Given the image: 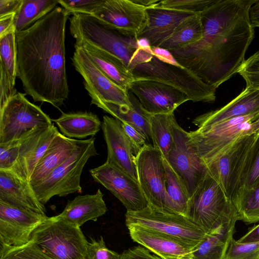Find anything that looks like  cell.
<instances>
[{"instance_id": "obj_32", "label": "cell", "mask_w": 259, "mask_h": 259, "mask_svg": "<svg viewBox=\"0 0 259 259\" xmlns=\"http://www.w3.org/2000/svg\"><path fill=\"white\" fill-rule=\"evenodd\" d=\"M58 4L57 0H22L14 19L16 33L27 29L48 14Z\"/></svg>"}, {"instance_id": "obj_38", "label": "cell", "mask_w": 259, "mask_h": 259, "mask_svg": "<svg viewBox=\"0 0 259 259\" xmlns=\"http://www.w3.org/2000/svg\"><path fill=\"white\" fill-rule=\"evenodd\" d=\"M233 204L238 220L246 224L259 222V187Z\"/></svg>"}, {"instance_id": "obj_33", "label": "cell", "mask_w": 259, "mask_h": 259, "mask_svg": "<svg viewBox=\"0 0 259 259\" xmlns=\"http://www.w3.org/2000/svg\"><path fill=\"white\" fill-rule=\"evenodd\" d=\"M254 140L247 156L240 186L233 203L259 187V130L254 133Z\"/></svg>"}, {"instance_id": "obj_47", "label": "cell", "mask_w": 259, "mask_h": 259, "mask_svg": "<svg viewBox=\"0 0 259 259\" xmlns=\"http://www.w3.org/2000/svg\"><path fill=\"white\" fill-rule=\"evenodd\" d=\"M22 0H0V17L16 14Z\"/></svg>"}, {"instance_id": "obj_51", "label": "cell", "mask_w": 259, "mask_h": 259, "mask_svg": "<svg viewBox=\"0 0 259 259\" xmlns=\"http://www.w3.org/2000/svg\"><path fill=\"white\" fill-rule=\"evenodd\" d=\"M134 3L147 8H153L159 0H133Z\"/></svg>"}, {"instance_id": "obj_28", "label": "cell", "mask_w": 259, "mask_h": 259, "mask_svg": "<svg viewBox=\"0 0 259 259\" xmlns=\"http://www.w3.org/2000/svg\"><path fill=\"white\" fill-rule=\"evenodd\" d=\"M128 93L132 103L131 106L104 101H97L93 104L121 122L127 123L135 128L146 137L148 144L152 145L149 121V114L144 110L137 97L129 90Z\"/></svg>"}, {"instance_id": "obj_24", "label": "cell", "mask_w": 259, "mask_h": 259, "mask_svg": "<svg viewBox=\"0 0 259 259\" xmlns=\"http://www.w3.org/2000/svg\"><path fill=\"white\" fill-rule=\"evenodd\" d=\"M148 22L138 39L146 40L152 48H159L184 19L194 15L166 9H147Z\"/></svg>"}, {"instance_id": "obj_15", "label": "cell", "mask_w": 259, "mask_h": 259, "mask_svg": "<svg viewBox=\"0 0 259 259\" xmlns=\"http://www.w3.org/2000/svg\"><path fill=\"white\" fill-rule=\"evenodd\" d=\"M147 9L133 0H101L92 16L119 34L138 39L148 22Z\"/></svg>"}, {"instance_id": "obj_40", "label": "cell", "mask_w": 259, "mask_h": 259, "mask_svg": "<svg viewBox=\"0 0 259 259\" xmlns=\"http://www.w3.org/2000/svg\"><path fill=\"white\" fill-rule=\"evenodd\" d=\"M237 73L246 82V87L259 90V51L245 60Z\"/></svg>"}, {"instance_id": "obj_43", "label": "cell", "mask_w": 259, "mask_h": 259, "mask_svg": "<svg viewBox=\"0 0 259 259\" xmlns=\"http://www.w3.org/2000/svg\"><path fill=\"white\" fill-rule=\"evenodd\" d=\"M101 0H58V3L70 14L92 15Z\"/></svg>"}, {"instance_id": "obj_27", "label": "cell", "mask_w": 259, "mask_h": 259, "mask_svg": "<svg viewBox=\"0 0 259 259\" xmlns=\"http://www.w3.org/2000/svg\"><path fill=\"white\" fill-rule=\"evenodd\" d=\"M236 216L206 233L200 243L192 249V259H225L235 232Z\"/></svg>"}, {"instance_id": "obj_12", "label": "cell", "mask_w": 259, "mask_h": 259, "mask_svg": "<svg viewBox=\"0 0 259 259\" xmlns=\"http://www.w3.org/2000/svg\"><path fill=\"white\" fill-rule=\"evenodd\" d=\"M172 143L166 160L176 173L190 198L208 174L203 161L188 142V132L182 128L175 117L171 123Z\"/></svg>"}, {"instance_id": "obj_17", "label": "cell", "mask_w": 259, "mask_h": 259, "mask_svg": "<svg viewBox=\"0 0 259 259\" xmlns=\"http://www.w3.org/2000/svg\"><path fill=\"white\" fill-rule=\"evenodd\" d=\"M128 90L137 97L144 110L151 115L173 113L181 105L190 101L181 91L155 81L135 80Z\"/></svg>"}, {"instance_id": "obj_50", "label": "cell", "mask_w": 259, "mask_h": 259, "mask_svg": "<svg viewBox=\"0 0 259 259\" xmlns=\"http://www.w3.org/2000/svg\"><path fill=\"white\" fill-rule=\"evenodd\" d=\"M249 16L252 26L259 27V0H256L250 8Z\"/></svg>"}, {"instance_id": "obj_48", "label": "cell", "mask_w": 259, "mask_h": 259, "mask_svg": "<svg viewBox=\"0 0 259 259\" xmlns=\"http://www.w3.org/2000/svg\"><path fill=\"white\" fill-rule=\"evenodd\" d=\"M15 15L11 14L0 17V37L15 28L14 24Z\"/></svg>"}, {"instance_id": "obj_36", "label": "cell", "mask_w": 259, "mask_h": 259, "mask_svg": "<svg viewBox=\"0 0 259 259\" xmlns=\"http://www.w3.org/2000/svg\"><path fill=\"white\" fill-rule=\"evenodd\" d=\"M15 28L0 37V73L15 84L17 76V52Z\"/></svg>"}, {"instance_id": "obj_49", "label": "cell", "mask_w": 259, "mask_h": 259, "mask_svg": "<svg viewBox=\"0 0 259 259\" xmlns=\"http://www.w3.org/2000/svg\"><path fill=\"white\" fill-rule=\"evenodd\" d=\"M237 241L241 243L259 242V224L250 228L248 231Z\"/></svg>"}, {"instance_id": "obj_10", "label": "cell", "mask_w": 259, "mask_h": 259, "mask_svg": "<svg viewBox=\"0 0 259 259\" xmlns=\"http://www.w3.org/2000/svg\"><path fill=\"white\" fill-rule=\"evenodd\" d=\"M125 224H137L172 238L194 249L206 233L187 217L161 212L148 205L125 213Z\"/></svg>"}, {"instance_id": "obj_42", "label": "cell", "mask_w": 259, "mask_h": 259, "mask_svg": "<svg viewBox=\"0 0 259 259\" xmlns=\"http://www.w3.org/2000/svg\"><path fill=\"white\" fill-rule=\"evenodd\" d=\"M121 254L108 248L102 236L88 242L84 259H121Z\"/></svg>"}, {"instance_id": "obj_13", "label": "cell", "mask_w": 259, "mask_h": 259, "mask_svg": "<svg viewBox=\"0 0 259 259\" xmlns=\"http://www.w3.org/2000/svg\"><path fill=\"white\" fill-rule=\"evenodd\" d=\"M74 48L72 64L83 79L84 88L91 98V104L104 101L131 106L128 91L108 77L81 46L74 44Z\"/></svg>"}, {"instance_id": "obj_26", "label": "cell", "mask_w": 259, "mask_h": 259, "mask_svg": "<svg viewBox=\"0 0 259 259\" xmlns=\"http://www.w3.org/2000/svg\"><path fill=\"white\" fill-rule=\"evenodd\" d=\"M77 142V140L68 138L59 133L36 164L29 181L31 186L40 183L65 161L75 149Z\"/></svg>"}, {"instance_id": "obj_44", "label": "cell", "mask_w": 259, "mask_h": 259, "mask_svg": "<svg viewBox=\"0 0 259 259\" xmlns=\"http://www.w3.org/2000/svg\"><path fill=\"white\" fill-rule=\"evenodd\" d=\"M20 140L0 144V170H11L18 156Z\"/></svg>"}, {"instance_id": "obj_16", "label": "cell", "mask_w": 259, "mask_h": 259, "mask_svg": "<svg viewBox=\"0 0 259 259\" xmlns=\"http://www.w3.org/2000/svg\"><path fill=\"white\" fill-rule=\"evenodd\" d=\"M94 181L110 191L127 211H138L149 203L138 181L115 165L105 162L89 170Z\"/></svg>"}, {"instance_id": "obj_14", "label": "cell", "mask_w": 259, "mask_h": 259, "mask_svg": "<svg viewBox=\"0 0 259 259\" xmlns=\"http://www.w3.org/2000/svg\"><path fill=\"white\" fill-rule=\"evenodd\" d=\"M254 134L238 139L219 157L206 165L209 175L232 201L240 186L245 160L254 140Z\"/></svg>"}, {"instance_id": "obj_22", "label": "cell", "mask_w": 259, "mask_h": 259, "mask_svg": "<svg viewBox=\"0 0 259 259\" xmlns=\"http://www.w3.org/2000/svg\"><path fill=\"white\" fill-rule=\"evenodd\" d=\"M133 240L162 258L191 256L193 249L182 242L137 224H126Z\"/></svg>"}, {"instance_id": "obj_19", "label": "cell", "mask_w": 259, "mask_h": 259, "mask_svg": "<svg viewBox=\"0 0 259 259\" xmlns=\"http://www.w3.org/2000/svg\"><path fill=\"white\" fill-rule=\"evenodd\" d=\"M101 127L107 147L106 161L138 181L136 157L140 151L125 133L120 121L105 115Z\"/></svg>"}, {"instance_id": "obj_11", "label": "cell", "mask_w": 259, "mask_h": 259, "mask_svg": "<svg viewBox=\"0 0 259 259\" xmlns=\"http://www.w3.org/2000/svg\"><path fill=\"white\" fill-rule=\"evenodd\" d=\"M138 180L149 205L161 212L175 214L166 190L163 155L147 144L136 157Z\"/></svg>"}, {"instance_id": "obj_9", "label": "cell", "mask_w": 259, "mask_h": 259, "mask_svg": "<svg viewBox=\"0 0 259 259\" xmlns=\"http://www.w3.org/2000/svg\"><path fill=\"white\" fill-rule=\"evenodd\" d=\"M17 92L0 109V144L20 140L36 128L53 124L50 117Z\"/></svg>"}, {"instance_id": "obj_2", "label": "cell", "mask_w": 259, "mask_h": 259, "mask_svg": "<svg viewBox=\"0 0 259 259\" xmlns=\"http://www.w3.org/2000/svg\"><path fill=\"white\" fill-rule=\"evenodd\" d=\"M70 14L57 6L27 29L16 34L17 76L34 102L59 108L67 99L65 27Z\"/></svg>"}, {"instance_id": "obj_45", "label": "cell", "mask_w": 259, "mask_h": 259, "mask_svg": "<svg viewBox=\"0 0 259 259\" xmlns=\"http://www.w3.org/2000/svg\"><path fill=\"white\" fill-rule=\"evenodd\" d=\"M121 124L127 136L139 151L145 145L148 144L146 137L135 128L122 122H121Z\"/></svg>"}, {"instance_id": "obj_25", "label": "cell", "mask_w": 259, "mask_h": 259, "mask_svg": "<svg viewBox=\"0 0 259 259\" xmlns=\"http://www.w3.org/2000/svg\"><path fill=\"white\" fill-rule=\"evenodd\" d=\"M103 196L100 189L94 194L78 195L68 200L63 211L56 216L78 227L89 221H96L107 211Z\"/></svg>"}, {"instance_id": "obj_46", "label": "cell", "mask_w": 259, "mask_h": 259, "mask_svg": "<svg viewBox=\"0 0 259 259\" xmlns=\"http://www.w3.org/2000/svg\"><path fill=\"white\" fill-rule=\"evenodd\" d=\"M121 255V259H163L152 254L147 249L140 246L124 251Z\"/></svg>"}, {"instance_id": "obj_41", "label": "cell", "mask_w": 259, "mask_h": 259, "mask_svg": "<svg viewBox=\"0 0 259 259\" xmlns=\"http://www.w3.org/2000/svg\"><path fill=\"white\" fill-rule=\"evenodd\" d=\"M225 259H259V242L241 243L233 238Z\"/></svg>"}, {"instance_id": "obj_37", "label": "cell", "mask_w": 259, "mask_h": 259, "mask_svg": "<svg viewBox=\"0 0 259 259\" xmlns=\"http://www.w3.org/2000/svg\"><path fill=\"white\" fill-rule=\"evenodd\" d=\"M0 259H51L33 240L20 246L0 244Z\"/></svg>"}, {"instance_id": "obj_35", "label": "cell", "mask_w": 259, "mask_h": 259, "mask_svg": "<svg viewBox=\"0 0 259 259\" xmlns=\"http://www.w3.org/2000/svg\"><path fill=\"white\" fill-rule=\"evenodd\" d=\"M165 169V187L175 214L187 217L190 197L180 179L163 157Z\"/></svg>"}, {"instance_id": "obj_52", "label": "cell", "mask_w": 259, "mask_h": 259, "mask_svg": "<svg viewBox=\"0 0 259 259\" xmlns=\"http://www.w3.org/2000/svg\"><path fill=\"white\" fill-rule=\"evenodd\" d=\"M163 259H192L191 256H177V257H164Z\"/></svg>"}, {"instance_id": "obj_5", "label": "cell", "mask_w": 259, "mask_h": 259, "mask_svg": "<svg viewBox=\"0 0 259 259\" xmlns=\"http://www.w3.org/2000/svg\"><path fill=\"white\" fill-rule=\"evenodd\" d=\"M197 127L188 132V142L206 166L238 139L259 130V111Z\"/></svg>"}, {"instance_id": "obj_3", "label": "cell", "mask_w": 259, "mask_h": 259, "mask_svg": "<svg viewBox=\"0 0 259 259\" xmlns=\"http://www.w3.org/2000/svg\"><path fill=\"white\" fill-rule=\"evenodd\" d=\"M151 49L152 58L132 69L135 80H152L170 85L185 94L194 102L215 100L216 89L179 64L168 51L160 48Z\"/></svg>"}, {"instance_id": "obj_18", "label": "cell", "mask_w": 259, "mask_h": 259, "mask_svg": "<svg viewBox=\"0 0 259 259\" xmlns=\"http://www.w3.org/2000/svg\"><path fill=\"white\" fill-rule=\"evenodd\" d=\"M46 214L0 202V244L20 246L47 219Z\"/></svg>"}, {"instance_id": "obj_6", "label": "cell", "mask_w": 259, "mask_h": 259, "mask_svg": "<svg viewBox=\"0 0 259 259\" xmlns=\"http://www.w3.org/2000/svg\"><path fill=\"white\" fill-rule=\"evenodd\" d=\"M95 138L77 140L71 154L42 182L32 187L38 200L45 205L55 196H65L81 193L80 178L89 159L98 155L95 145Z\"/></svg>"}, {"instance_id": "obj_23", "label": "cell", "mask_w": 259, "mask_h": 259, "mask_svg": "<svg viewBox=\"0 0 259 259\" xmlns=\"http://www.w3.org/2000/svg\"><path fill=\"white\" fill-rule=\"evenodd\" d=\"M259 111V90L245 88L223 107L201 114L193 123L198 126L214 124Z\"/></svg>"}, {"instance_id": "obj_8", "label": "cell", "mask_w": 259, "mask_h": 259, "mask_svg": "<svg viewBox=\"0 0 259 259\" xmlns=\"http://www.w3.org/2000/svg\"><path fill=\"white\" fill-rule=\"evenodd\" d=\"M30 240L51 259H84L88 242L80 227L56 215L48 217Z\"/></svg>"}, {"instance_id": "obj_4", "label": "cell", "mask_w": 259, "mask_h": 259, "mask_svg": "<svg viewBox=\"0 0 259 259\" xmlns=\"http://www.w3.org/2000/svg\"><path fill=\"white\" fill-rule=\"evenodd\" d=\"M70 31L75 42L83 41L119 59L131 72L144 62L145 47L136 38L123 36L91 15L74 14L70 18Z\"/></svg>"}, {"instance_id": "obj_34", "label": "cell", "mask_w": 259, "mask_h": 259, "mask_svg": "<svg viewBox=\"0 0 259 259\" xmlns=\"http://www.w3.org/2000/svg\"><path fill=\"white\" fill-rule=\"evenodd\" d=\"M174 112L149 115L152 146L159 149L167 160L172 143L171 123Z\"/></svg>"}, {"instance_id": "obj_1", "label": "cell", "mask_w": 259, "mask_h": 259, "mask_svg": "<svg viewBox=\"0 0 259 259\" xmlns=\"http://www.w3.org/2000/svg\"><path fill=\"white\" fill-rule=\"evenodd\" d=\"M256 0H215L201 14L202 38L168 51L180 65L216 89L245 60L254 37L249 12Z\"/></svg>"}, {"instance_id": "obj_29", "label": "cell", "mask_w": 259, "mask_h": 259, "mask_svg": "<svg viewBox=\"0 0 259 259\" xmlns=\"http://www.w3.org/2000/svg\"><path fill=\"white\" fill-rule=\"evenodd\" d=\"M86 52L96 65L118 85L128 91L135 80L132 72L119 59L83 41L75 42Z\"/></svg>"}, {"instance_id": "obj_31", "label": "cell", "mask_w": 259, "mask_h": 259, "mask_svg": "<svg viewBox=\"0 0 259 259\" xmlns=\"http://www.w3.org/2000/svg\"><path fill=\"white\" fill-rule=\"evenodd\" d=\"M203 35L200 14L192 15L182 21L170 36L159 48L172 50L198 41Z\"/></svg>"}, {"instance_id": "obj_30", "label": "cell", "mask_w": 259, "mask_h": 259, "mask_svg": "<svg viewBox=\"0 0 259 259\" xmlns=\"http://www.w3.org/2000/svg\"><path fill=\"white\" fill-rule=\"evenodd\" d=\"M53 121L62 135L70 138L84 139L94 136L100 131L102 122L98 116L90 112L62 113Z\"/></svg>"}, {"instance_id": "obj_7", "label": "cell", "mask_w": 259, "mask_h": 259, "mask_svg": "<svg viewBox=\"0 0 259 259\" xmlns=\"http://www.w3.org/2000/svg\"><path fill=\"white\" fill-rule=\"evenodd\" d=\"M187 216L207 233L237 213L233 202L208 173L190 198Z\"/></svg>"}, {"instance_id": "obj_20", "label": "cell", "mask_w": 259, "mask_h": 259, "mask_svg": "<svg viewBox=\"0 0 259 259\" xmlns=\"http://www.w3.org/2000/svg\"><path fill=\"white\" fill-rule=\"evenodd\" d=\"M59 133L53 124L48 127L36 128L20 139L18 156L10 170L22 180L29 182L36 164Z\"/></svg>"}, {"instance_id": "obj_21", "label": "cell", "mask_w": 259, "mask_h": 259, "mask_svg": "<svg viewBox=\"0 0 259 259\" xmlns=\"http://www.w3.org/2000/svg\"><path fill=\"white\" fill-rule=\"evenodd\" d=\"M0 202L46 214V208L37 199L29 182L10 170H0Z\"/></svg>"}, {"instance_id": "obj_39", "label": "cell", "mask_w": 259, "mask_h": 259, "mask_svg": "<svg viewBox=\"0 0 259 259\" xmlns=\"http://www.w3.org/2000/svg\"><path fill=\"white\" fill-rule=\"evenodd\" d=\"M215 0H159L153 8L200 15Z\"/></svg>"}]
</instances>
